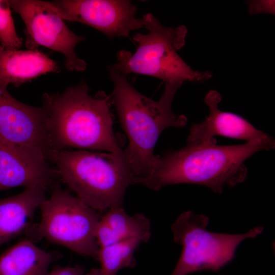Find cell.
I'll return each mask as SVG.
<instances>
[{"instance_id":"obj_21","label":"cell","mask_w":275,"mask_h":275,"mask_svg":"<svg viewBox=\"0 0 275 275\" xmlns=\"http://www.w3.org/2000/svg\"><path fill=\"white\" fill-rule=\"evenodd\" d=\"M85 271V268L80 265L59 267L45 275H83Z\"/></svg>"},{"instance_id":"obj_19","label":"cell","mask_w":275,"mask_h":275,"mask_svg":"<svg viewBox=\"0 0 275 275\" xmlns=\"http://www.w3.org/2000/svg\"><path fill=\"white\" fill-rule=\"evenodd\" d=\"M95 235L99 248L106 247L120 241L108 224L102 217L97 224Z\"/></svg>"},{"instance_id":"obj_12","label":"cell","mask_w":275,"mask_h":275,"mask_svg":"<svg viewBox=\"0 0 275 275\" xmlns=\"http://www.w3.org/2000/svg\"><path fill=\"white\" fill-rule=\"evenodd\" d=\"M222 99L221 94L215 90H210L206 94L204 101L209 107V114L202 122L191 126L187 144L216 143L214 138L215 135L249 142L267 134L242 117L220 110L218 105Z\"/></svg>"},{"instance_id":"obj_7","label":"cell","mask_w":275,"mask_h":275,"mask_svg":"<svg viewBox=\"0 0 275 275\" xmlns=\"http://www.w3.org/2000/svg\"><path fill=\"white\" fill-rule=\"evenodd\" d=\"M208 216L191 211L182 212L171 226L174 241L182 245L179 260L171 275H187L197 271H218L235 258L244 240L254 238L263 231L257 227L242 234L216 233L207 230Z\"/></svg>"},{"instance_id":"obj_15","label":"cell","mask_w":275,"mask_h":275,"mask_svg":"<svg viewBox=\"0 0 275 275\" xmlns=\"http://www.w3.org/2000/svg\"><path fill=\"white\" fill-rule=\"evenodd\" d=\"M54 256L29 239L21 241L0 257V275H45Z\"/></svg>"},{"instance_id":"obj_10","label":"cell","mask_w":275,"mask_h":275,"mask_svg":"<svg viewBox=\"0 0 275 275\" xmlns=\"http://www.w3.org/2000/svg\"><path fill=\"white\" fill-rule=\"evenodd\" d=\"M0 82V141L50 153L44 108L31 106L13 97Z\"/></svg>"},{"instance_id":"obj_14","label":"cell","mask_w":275,"mask_h":275,"mask_svg":"<svg viewBox=\"0 0 275 275\" xmlns=\"http://www.w3.org/2000/svg\"><path fill=\"white\" fill-rule=\"evenodd\" d=\"M57 62L38 49L8 50L0 45V82L19 87L51 72H59Z\"/></svg>"},{"instance_id":"obj_1","label":"cell","mask_w":275,"mask_h":275,"mask_svg":"<svg viewBox=\"0 0 275 275\" xmlns=\"http://www.w3.org/2000/svg\"><path fill=\"white\" fill-rule=\"evenodd\" d=\"M274 145L273 138L267 134L239 145L187 144L181 149L158 156L151 174L135 179L134 183L154 190L171 184H195L222 194L225 186L233 187L245 181L244 161L248 158L259 151L273 149Z\"/></svg>"},{"instance_id":"obj_18","label":"cell","mask_w":275,"mask_h":275,"mask_svg":"<svg viewBox=\"0 0 275 275\" xmlns=\"http://www.w3.org/2000/svg\"><path fill=\"white\" fill-rule=\"evenodd\" d=\"M9 1L0 0V44L8 50H19L22 40L17 33Z\"/></svg>"},{"instance_id":"obj_22","label":"cell","mask_w":275,"mask_h":275,"mask_svg":"<svg viewBox=\"0 0 275 275\" xmlns=\"http://www.w3.org/2000/svg\"><path fill=\"white\" fill-rule=\"evenodd\" d=\"M83 275H105L101 271L100 268H93L87 273Z\"/></svg>"},{"instance_id":"obj_2","label":"cell","mask_w":275,"mask_h":275,"mask_svg":"<svg viewBox=\"0 0 275 275\" xmlns=\"http://www.w3.org/2000/svg\"><path fill=\"white\" fill-rule=\"evenodd\" d=\"M42 101L50 152L78 148L124 153L113 130L111 98L104 92L92 96L81 82L62 93H45Z\"/></svg>"},{"instance_id":"obj_4","label":"cell","mask_w":275,"mask_h":275,"mask_svg":"<svg viewBox=\"0 0 275 275\" xmlns=\"http://www.w3.org/2000/svg\"><path fill=\"white\" fill-rule=\"evenodd\" d=\"M49 160L54 166L56 176L77 197L97 211L122 206L127 188L134 183L135 177L124 152L52 151Z\"/></svg>"},{"instance_id":"obj_13","label":"cell","mask_w":275,"mask_h":275,"mask_svg":"<svg viewBox=\"0 0 275 275\" xmlns=\"http://www.w3.org/2000/svg\"><path fill=\"white\" fill-rule=\"evenodd\" d=\"M47 190L42 186L28 187L19 194L0 199V245L26 231Z\"/></svg>"},{"instance_id":"obj_9","label":"cell","mask_w":275,"mask_h":275,"mask_svg":"<svg viewBox=\"0 0 275 275\" xmlns=\"http://www.w3.org/2000/svg\"><path fill=\"white\" fill-rule=\"evenodd\" d=\"M64 20L91 26L109 38L129 37L144 27L138 8L126 0H58L50 2Z\"/></svg>"},{"instance_id":"obj_20","label":"cell","mask_w":275,"mask_h":275,"mask_svg":"<svg viewBox=\"0 0 275 275\" xmlns=\"http://www.w3.org/2000/svg\"><path fill=\"white\" fill-rule=\"evenodd\" d=\"M249 12L251 14L260 13L274 14V1H252L248 2Z\"/></svg>"},{"instance_id":"obj_16","label":"cell","mask_w":275,"mask_h":275,"mask_svg":"<svg viewBox=\"0 0 275 275\" xmlns=\"http://www.w3.org/2000/svg\"><path fill=\"white\" fill-rule=\"evenodd\" d=\"M102 218L108 224L119 240L137 238L145 243L150 239V221L142 213L130 216L122 206H116L108 209Z\"/></svg>"},{"instance_id":"obj_17","label":"cell","mask_w":275,"mask_h":275,"mask_svg":"<svg viewBox=\"0 0 275 275\" xmlns=\"http://www.w3.org/2000/svg\"><path fill=\"white\" fill-rule=\"evenodd\" d=\"M141 243L140 239L131 238L99 248L97 260L102 272L105 275H117L121 269L135 267L134 253Z\"/></svg>"},{"instance_id":"obj_5","label":"cell","mask_w":275,"mask_h":275,"mask_svg":"<svg viewBox=\"0 0 275 275\" xmlns=\"http://www.w3.org/2000/svg\"><path fill=\"white\" fill-rule=\"evenodd\" d=\"M147 34L133 37L138 44L136 51L121 50L117 63L111 67L124 75L135 73L159 78L166 82H203L210 79L211 72L195 70L177 51L185 44L187 30L184 25L176 28L163 25L151 13L142 18Z\"/></svg>"},{"instance_id":"obj_8","label":"cell","mask_w":275,"mask_h":275,"mask_svg":"<svg viewBox=\"0 0 275 275\" xmlns=\"http://www.w3.org/2000/svg\"><path fill=\"white\" fill-rule=\"evenodd\" d=\"M11 8L18 14L25 28V45L28 49L43 46L61 53L69 71H82L86 62L75 53L78 44L85 38L71 31L50 2L38 0L9 1Z\"/></svg>"},{"instance_id":"obj_6","label":"cell","mask_w":275,"mask_h":275,"mask_svg":"<svg viewBox=\"0 0 275 275\" xmlns=\"http://www.w3.org/2000/svg\"><path fill=\"white\" fill-rule=\"evenodd\" d=\"M40 207L41 219L28 231L35 240L45 238L78 254L97 260L99 246L95 232L101 217L76 196L58 183Z\"/></svg>"},{"instance_id":"obj_3","label":"cell","mask_w":275,"mask_h":275,"mask_svg":"<svg viewBox=\"0 0 275 275\" xmlns=\"http://www.w3.org/2000/svg\"><path fill=\"white\" fill-rule=\"evenodd\" d=\"M114 85L112 102L128 140L125 155L135 177L144 178L153 171L158 155L154 149L162 131L170 127H182L187 122L183 115H177L172 102L181 82H166L163 93L156 101L143 95L125 75L108 68Z\"/></svg>"},{"instance_id":"obj_11","label":"cell","mask_w":275,"mask_h":275,"mask_svg":"<svg viewBox=\"0 0 275 275\" xmlns=\"http://www.w3.org/2000/svg\"><path fill=\"white\" fill-rule=\"evenodd\" d=\"M50 163L39 150L0 141V191L19 186L50 189L57 176Z\"/></svg>"}]
</instances>
